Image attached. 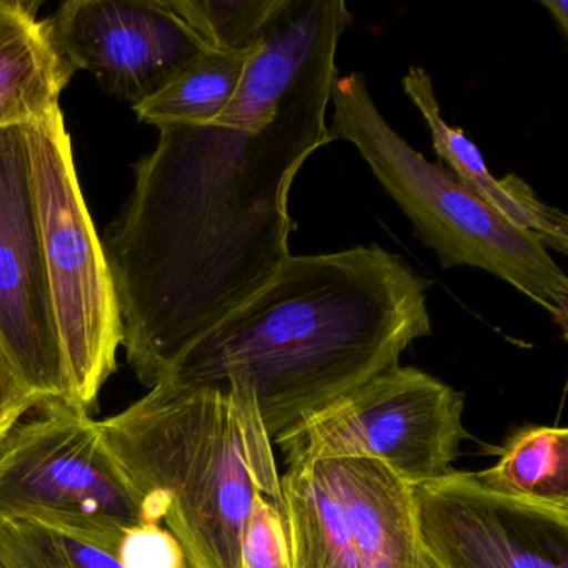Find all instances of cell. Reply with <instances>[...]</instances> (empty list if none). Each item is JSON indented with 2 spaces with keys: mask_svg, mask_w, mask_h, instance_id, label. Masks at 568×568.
<instances>
[{
  "mask_svg": "<svg viewBox=\"0 0 568 568\" xmlns=\"http://www.w3.org/2000/svg\"><path fill=\"white\" fill-rule=\"evenodd\" d=\"M39 4L0 0V129L59 109L74 69L52 39Z\"/></svg>",
  "mask_w": 568,
  "mask_h": 568,
  "instance_id": "13",
  "label": "cell"
},
{
  "mask_svg": "<svg viewBox=\"0 0 568 568\" xmlns=\"http://www.w3.org/2000/svg\"><path fill=\"white\" fill-rule=\"evenodd\" d=\"M0 345L39 404L74 405L49 292L28 124L0 129Z\"/></svg>",
  "mask_w": 568,
  "mask_h": 568,
  "instance_id": "9",
  "label": "cell"
},
{
  "mask_svg": "<svg viewBox=\"0 0 568 568\" xmlns=\"http://www.w3.org/2000/svg\"><path fill=\"white\" fill-rule=\"evenodd\" d=\"M462 392L415 367H392L282 435L288 465L371 458L410 487L452 470L465 430Z\"/></svg>",
  "mask_w": 568,
  "mask_h": 568,
  "instance_id": "8",
  "label": "cell"
},
{
  "mask_svg": "<svg viewBox=\"0 0 568 568\" xmlns=\"http://www.w3.org/2000/svg\"><path fill=\"white\" fill-rule=\"evenodd\" d=\"M32 191L72 402L89 410L115 371L122 322L114 278L79 185L61 109L28 124Z\"/></svg>",
  "mask_w": 568,
  "mask_h": 568,
  "instance_id": "5",
  "label": "cell"
},
{
  "mask_svg": "<svg viewBox=\"0 0 568 568\" xmlns=\"http://www.w3.org/2000/svg\"><path fill=\"white\" fill-rule=\"evenodd\" d=\"M497 494L548 507L568 508V430L525 425L505 442L497 464L477 471Z\"/></svg>",
  "mask_w": 568,
  "mask_h": 568,
  "instance_id": "14",
  "label": "cell"
},
{
  "mask_svg": "<svg viewBox=\"0 0 568 568\" xmlns=\"http://www.w3.org/2000/svg\"><path fill=\"white\" fill-rule=\"evenodd\" d=\"M288 0H174V8L212 51L251 54Z\"/></svg>",
  "mask_w": 568,
  "mask_h": 568,
  "instance_id": "16",
  "label": "cell"
},
{
  "mask_svg": "<svg viewBox=\"0 0 568 568\" xmlns=\"http://www.w3.org/2000/svg\"><path fill=\"white\" fill-rule=\"evenodd\" d=\"M251 54L207 49L164 88L134 105L135 114L159 129L209 124L237 94Z\"/></svg>",
  "mask_w": 568,
  "mask_h": 568,
  "instance_id": "15",
  "label": "cell"
},
{
  "mask_svg": "<svg viewBox=\"0 0 568 568\" xmlns=\"http://www.w3.org/2000/svg\"><path fill=\"white\" fill-rule=\"evenodd\" d=\"M45 21L71 68L132 108L207 51L174 0H72Z\"/></svg>",
  "mask_w": 568,
  "mask_h": 568,
  "instance_id": "11",
  "label": "cell"
},
{
  "mask_svg": "<svg viewBox=\"0 0 568 568\" xmlns=\"http://www.w3.org/2000/svg\"><path fill=\"white\" fill-rule=\"evenodd\" d=\"M0 560L8 568H124L118 555L31 521L0 518Z\"/></svg>",
  "mask_w": 568,
  "mask_h": 568,
  "instance_id": "17",
  "label": "cell"
},
{
  "mask_svg": "<svg viewBox=\"0 0 568 568\" xmlns=\"http://www.w3.org/2000/svg\"><path fill=\"white\" fill-rule=\"evenodd\" d=\"M244 568H291L287 527L281 507L264 495L255 498L242 540Z\"/></svg>",
  "mask_w": 568,
  "mask_h": 568,
  "instance_id": "18",
  "label": "cell"
},
{
  "mask_svg": "<svg viewBox=\"0 0 568 568\" xmlns=\"http://www.w3.org/2000/svg\"><path fill=\"white\" fill-rule=\"evenodd\" d=\"M402 85L430 131L435 154L448 165L454 178L501 217L540 239L548 251L554 248L567 254V215L541 202L517 174H508L504 179H495L490 174L477 145L462 129L445 121L430 74L414 65L402 79Z\"/></svg>",
  "mask_w": 568,
  "mask_h": 568,
  "instance_id": "12",
  "label": "cell"
},
{
  "mask_svg": "<svg viewBox=\"0 0 568 568\" xmlns=\"http://www.w3.org/2000/svg\"><path fill=\"white\" fill-rule=\"evenodd\" d=\"M0 438V518L31 521L118 555L144 524L141 495L112 457L88 410L38 405Z\"/></svg>",
  "mask_w": 568,
  "mask_h": 568,
  "instance_id": "6",
  "label": "cell"
},
{
  "mask_svg": "<svg viewBox=\"0 0 568 568\" xmlns=\"http://www.w3.org/2000/svg\"><path fill=\"white\" fill-rule=\"evenodd\" d=\"M98 425L144 501V524L168 528L191 568H244L255 498L282 507L274 444L248 388L161 382Z\"/></svg>",
  "mask_w": 568,
  "mask_h": 568,
  "instance_id": "3",
  "label": "cell"
},
{
  "mask_svg": "<svg viewBox=\"0 0 568 568\" xmlns=\"http://www.w3.org/2000/svg\"><path fill=\"white\" fill-rule=\"evenodd\" d=\"M281 491L291 568H440L418 530L410 485L382 462L288 465Z\"/></svg>",
  "mask_w": 568,
  "mask_h": 568,
  "instance_id": "7",
  "label": "cell"
},
{
  "mask_svg": "<svg viewBox=\"0 0 568 568\" xmlns=\"http://www.w3.org/2000/svg\"><path fill=\"white\" fill-rule=\"evenodd\" d=\"M0 568H8V567H6L4 561H2V560H0Z\"/></svg>",
  "mask_w": 568,
  "mask_h": 568,
  "instance_id": "22",
  "label": "cell"
},
{
  "mask_svg": "<svg viewBox=\"0 0 568 568\" xmlns=\"http://www.w3.org/2000/svg\"><path fill=\"white\" fill-rule=\"evenodd\" d=\"M38 405V398L24 387L0 345V438Z\"/></svg>",
  "mask_w": 568,
  "mask_h": 568,
  "instance_id": "20",
  "label": "cell"
},
{
  "mask_svg": "<svg viewBox=\"0 0 568 568\" xmlns=\"http://www.w3.org/2000/svg\"><path fill=\"white\" fill-rule=\"evenodd\" d=\"M428 291L427 278L377 244L291 255L254 297L184 348L161 382L248 388L274 444L428 337Z\"/></svg>",
  "mask_w": 568,
  "mask_h": 568,
  "instance_id": "2",
  "label": "cell"
},
{
  "mask_svg": "<svg viewBox=\"0 0 568 568\" xmlns=\"http://www.w3.org/2000/svg\"><path fill=\"white\" fill-rule=\"evenodd\" d=\"M541 6L550 12L557 28L564 38L568 36V2L567 0H541Z\"/></svg>",
  "mask_w": 568,
  "mask_h": 568,
  "instance_id": "21",
  "label": "cell"
},
{
  "mask_svg": "<svg viewBox=\"0 0 568 568\" xmlns=\"http://www.w3.org/2000/svg\"><path fill=\"white\" fill-rule=\"evenodd\" d=\"M332 142H351L442 267H475L567 325L568 277L540 239L501 217L450 171L427 161L385 121L361 72L332 88Z\"/></svg>",
  "mask_w": 568,
  "mask_h": 568,
  "instance_id": "4",
  "label": "cell"
},
{
  "mask_svg": "<svg viewBox=\"0 0 568 568\" xmlns=\"http://www.w3.org/2000/svg\"><path fill=\"white\" fill-rule=\"evenodd\" d=\"M412 495L440 568H568V508L497 494L470 471L414 485Z\"/></svg>",
  "mask_w": 568,
  "mask_h": 568,
  "instance_id": "10",
  "label": "cell"
},
{
  "mask_svg": "<svg viewBox=\"0 0 568 568\" xmlns=\"http://www.w3.org/2000/svg\"><path fill=\"white\" fill-rule=\"evenodd\" d=\"M352 21L344 0H288L227 109L209 124L159 129L139 164L172 251L231 312L291 257L288 194L305 161L332 142L335 55Z\"/></svg>",
  "mask_w": 568,
  "mask_h": 568,
  "instance_id": "1",
  "label": "cell"
},
{
  "mask_svg": "<svg viewBox=\"0 0 568 568\" xmlns=\"http://www.w3.org/2000/svg\"><path fill=\"white\" fill-rule=\"evenodd\" d=\"M118 558L124 568H191L178 538L158 524L125 531Z\"/></svg>",
  "mask_w": 568,
  "mask_h": 568,
  "instance_id": "19",
  "label": "cell"
}]
</instances>
